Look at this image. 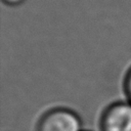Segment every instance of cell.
Wrapping results in <instances>:
<instances>
[{"instance_id": "6da1fadb", "label": "cell", "mask_w": 131, "mask_h": 131, "mask_svg": "<svg viewBox=\"0 0 131 131\" xmlns=\"http://www.w3.org/2000/svg\"><path fill=\"white\" fill-rule=\"evenodd\" d=\"M36 131H83L80 116L68 107H54L39 119Z\"/></svg>"}, {"instance_id": "7a4b0ae2", "label": "cell", "mask_w": 131, "mask_h": 131, "mask_svg": "<svg viewBox=\"0 0 131 131\" xmlns=\"http://www.w3.org/2000/svg\"><path fill=\"white\" fill-rule=\"evenodd\" d=\"M100 131H131V102L115 101L107 105L99 121Z\"/></svg>"}, {"instance_id": "3957f363", "label": "cell", "mask_w": 131, "mask_h": 131, "mask_svg": "<svg viewBox=\"0 0 131 131\" xmlns=\"http://www.w3.org/2000/svg\"><path fill=\"white\" fill-rule=\"evenodd\" d=\"M123 88H124V93H125V96H126V100L131 102V68L128 70V72L125 75Z\"/></svg>"}, {"instance_id": "277c9868", "label": "cell", "mask_w": 131, "mask_h": 131, "mask_svg": "<svg viewBox=\"0 0 131 131\" xmlns=\"http://www.w3.org/2000/svg\"><path fill=\"white\" fill-rule=\"evenodd\" d=\"M26 0H2V2L8 6H18L23 4Z\"/></svg>"}]
</instances>
